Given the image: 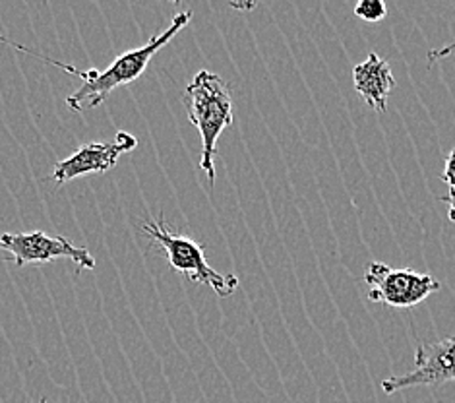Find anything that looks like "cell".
<instances>
[{"mask_svg": "<svg viewBox=\"0 0 455 403\" xmlns=\"http://www.w3.org/2000/svg\"><path fill=\"white\" fill-rule=\"evenodd\" d=\"M190 20H192L190 10L188 12L177 14L175 18H172L171 26L161 31L159 36L151 37L142 47H136L132 51L118 54V57L105 70H95V69L78 70V69L70 67V64L51 60L47 57H41V60L55 64V67H59L60 70H67L68 74H74L76 78L82 80V88L76 90L67 100L72 111L82 113V111H85V109L100 107L107 100V97H109L116 88H121V85H126L130 82L138 80L140 76H142L146 72V69L149 67L151 59H154L156 54L164 49L167 43L175 37L184 26L188 24Z\"/></svg>", "mask_w": 455, "mask_h": 403, "instance_id": "obj_1", "label": "cell"}, {"mask_svg": "<svg viewBox=\"0 0 455 403\" xmlns=\"http://www.w3.org/2000/svg\"><path fill=\"white\" fill-rule=\"evenodd\" d=\"M190 123L198 128L202 138L200 169L208 175L210 184L215 182V156L218 140L225 128L233 125V95L221 76L210 70H200L184 92Z\"/></svg>", "mask_w": 455, "mask_h": 403, "instance_id": "obj_2", "label": "cell"}, {"mask_svg": "<svg viewBox=\"0 0 455 403\" xmlns=\"http://www.w3.org/2000/svg\"><path fill=\"white\" fill-rule=\"evenodd\" d=\"M144 233L154 238L167 254L169 266L180 271L194 283H202L213 289L215 295L231 297L238 287V278L235 274H220L213 270L205 258L204 246L187 235H179L172 231L169 223L159 215V220L144 222Z\"/></svg>", "mask_w": 455, "mask_h": 403, "instance_id": "obj_3", "label": "cell"}, {"mask_svg": "<svg viewBox=\"0 0 455 403\" xmlns=\"http://www.w3.org/2000/svg\"><path fill=\"white\" fill-rule=\"evenodd\" d=\"M364 281L368 286V299L399 310L417 307L442 287L435 276L420 274L411 268H389L384 262L368 266Z\"/></svg>", "mask_w": 455, "mask_h": 403, "instance_id": "obj_4", "label": "cell"}, {"mask_svg": "<svg viewBox=\"0 0 455 403\" xmlns=\"http://www.w3.org/2000/svg\"><path fill=\"white\" fill-rule=\"evenodd\" d=\"M0 250L12 256V262L18 268L28 264H49L57 258H68L78 268H95V258L88 248L76 246L67 237H51L43 231L3 233L0 235Z\"/></svg>", "mask_w": 455, "mask_h": 403, "instance_id": "obj_5", "label": "cell"}, {"mask_svg": "<svg viewBox=\"0 0 455 403\" xmlns=\"http://www.w3.org/2000/svg\"><path fill=\"white\" fill-rule=\"evenodd\" d=\"M455 383V337L420 343L415 353V367L405 375L386 378L382 383L384 394L419 386H442Z\"/></svg>", "mask_w": 455, "mask_h": 403, "instance_id": "obj_6", "label": "cell"}, {"mask_svg": "<svg viewBox=\"0 0 455 403\" xmlns=\"http://www.w3.org/2000/svg\"><path fill=\"white\" fill-rule=\"evenodd\" d=\"M138 138L130 133H116L113 141H92V144L82 146L78 151L67 159L57 161L52 167V179L57 184H67L72 179L84 175H93V173L111 171L118 157L128 151L136 149Z\"/></svg>", "mask_w": 455, "mask_h": 403, "instance_id": "obj_7", "label": "cell"}, {"mask_svg": "<svg viewBox=\"0 0 455 403\" xmlns=\"http://www.w3.org/2000/svg\"><path fill=\"white\" fill-rule=\"evenodd\" d=\"M353 84L364 103L378 113H386L389 93L395 88V78L389 64L371 52L361 64H356L353 70Z\"/></svg>", "mask_w": 455, "mask_h": 403, "instance_id": "obj_8", "label": "cell"}, {"mask_svg": "<svg viewBox=\"0 0 455 403\" xmlns=\"http://www.w3.org/2000/svg\"><path fill=\"white\" fill-rule=\"evenodd\" d=\"M355 16L361 18L363 21H382L387 16V6L382 0H361L355 6Z\"/></svg>", "mask_w": 455, "mask_h": 403, "instance_id": "obj_9", "label": "cell"}, {"mask_svg": "<svg viewBox=\"0 0 455 403\" xmlns=\"http://www.w3.org/2000/svg\"><path fill=\"white\" fill-rule=\"evenodd\" d=\"M443 181L448 182L450 190H455V148L450 151L446 165H443Z\"/></svg>", "mask_w": 455, "mask_h": 403, "instance_id": "obj_10", "label": "cell"}, {"mask_svg": "<svg viewBox=\"0 0 455 403\" xmlns=\"http://www.w3.org/2000/svg\"><path fill=\"white\" fill-rule=\"evenodd\" d=\"M440 200L448 204V208H450L448 217H450V222L455 223V190H450V194L448 196H442Z\"/></svg>", "mask_w": 455, "mask_h": 403, "instance_id": "obj_11", "label": "cell"}, {"mask_svg": "<svg viewBox=\"0 0 455 403\" xmlns=\"http://www.w3.org/2000/svg\"><path fill=\"white\" fill-rule=\"evenodd\" d=\"M455 49V43H451V45H448L446 49H442V51H432L430 54H428V59L430 60H435V59H442V57H446L448 52H451Z\"/></svg>", "mask_w": 455, "mask_h": 403, "instance_id": "obj_12", "label": "cell"}, {"mask_svg": "<svg viewBox=\"0 0 455 403\" xmlns=\"http://www.w3.org/2000/svg\"><path fill=\"white\" fill-rule=\"evenodd\" d=\"M0 41H3V43H8V45H10V47H16L18 51H24V52L31 54V49H26L24 45H18V43H14V41H10V39H6V37H3V36H0Z\"/></svg>", "mask_w": 455, "mask_h": 403, "instance_id": "obj_13", "label": "cell"}, {"mask_svg": "<svg viewBox=\"0 0 455 403\" xmlns=\"http://www.w3.org/2000/svg\"><path fill=\"white\" fill-rule=\"evenodd\" d=\"M235 8H246V10H252L254 4H233Z\"/></svg>", "mask_w": 455, "mask_h": 403, "instance_id": "obj_14", "label": "cell"}, {"mask_svg": "<svg viewBox=\"0 0 455 403\" xmlns=\"http://www.w3.org/2000/svg\"><path fill=\"white\" fill-rule=\"evenodd\" d=\"M39 403H47V398H41V401Z\"/></svg>", "mask_w": 455, "mask_h": 403, "instance_id": "obj_15", "label": "cell"}]
</instances>
